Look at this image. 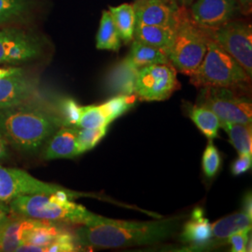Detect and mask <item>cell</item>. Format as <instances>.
Segmentation results:
<instances>
[{
    "label": "cell",
    "instance_id": "obj_1",
    "mask_svg": "<svg viewBox=\"0 0 252 252\" xmlns=\"http://www.w3.org/2000/svg\"><path fill=\"white\" fill-rule=\"evenodd\" d=\"M183 216L152 221H127L112 219L101 225H81L75 231L81 248L121 249L160 243L180 230Z\"/></svg>",
    "mask_w": 252,
    "mask_h": 252
},
{
    "label": "cell",
    "instance_id": "obj_2",
    "mask_svg": "<svg viewBox=\"0 0 252 252\" xmlns=\"http://www.w3.org/2000/svg\"><path fill=\"white\" fill-rule=\"evenodd\" d=\"M62 126L56 109L42 101L0 109V135L21 153H36Z\"/></svg>",
    "mask_w": 252,
    "mask_h": 252
},
{
    "label": "cell",
    "instance_id": "obj_3",
    "mask_svg": "<svg viewBox=\"0 0 252 252\" xmlns=\"http://www.w3.org/2000/svg\"><path fill=\"white\" fill-rule=\"evenodd\" d=\"M85 195L69 189L52 194L25 195L9 201V209L11 214L17 216L66 224L95 226L108 223L112 219L94 214L72 201Z\"/></svg>",
    "mask_w": 252,
    "mask_h": 252
},
{
    "label": "cell",
    "instance_id": "obj_4",
    "mask_svg": "<svg viewBox=\"0 0 252 252\" xmlns=\"http://www.w3.org/2000/svg\"><path fill=\"white\" fill-rule=\"evenodd\" d=\"M189 77L195 87H223L247 93L252 77L234 57L208 37L207 50L197 69Z\"/></svg>",
    "mask_w": 252,
    "mask_h": 252
},
{
    "label": "cell",
    "instance_id": "obj_5",
    "mask_svg": "<svg viewBox=\"0 0 252 252\" xmlns=\"http://www.w3.org/2000/svg\"><path fill=\"white\" fill-rule=\"evenodd\" d=\"M208 36L190 17L189 10L180 7L175 36L167 58L177 72L190 76L203 61L207 50Z\"/></svg>",
    "mask_w": 252,
    "mask_h": 252
},
{
    "label": "cell",
    "instance_id": "obj_6",
    "mask_svg": "<svg viewBox=\"0 0 252 252\" xmlns=\"http://www.w3.org/2000/svg\"><path fill=\"white\" fill-rule=\"evenodd\" d=\"M196 104L212 110L220 123L252 124V105L245 93L223 87H201Z\"/></svg>",
    "mask_w": 252,
    "mask_h": 252
},
{
    "label": "cell",
    "instance_id": "obj_7",
    "mask_svg": "<svg viewBox=\"0 0 252 252\" xmlns=\"http://www.w3.org/2000/svg\"><path fill=\"white\" fill-rule=\"evenodd\" d=\"M44 41L33 31L18 26L0 30V63L19 64L38 59L44 53Z\"/></svg>",
    "mask_w": 252,
    "mask_h": 252
},
{
    "label": "cell",
    "instance_id": "obj_8",
    "mask_svg": "<svg viewBox=\"0 0 252 252\" xmlns=\"http://www.w3.org/2000/svg\"><path fill=\"white\" fill-rule=\"evenodd\" d=\"M177 73L170 63L151 64L139 69L135 81L137 99L148 102L168 99L180 89Z\"/></svg>",
    "mask_w": 252,
    "mask_h": 252
},
{
    "label": "cell",
    "instance_id": "obj_9",
    "mask_svg": "<svg viewBox=\"0 0 252 252\" xmlns=\"http://www.w3.org/2000/svg\"><path fill=\"white\" fill-rule=\"evenodd\" d=\"M207 36L240 63L252 76V28L241 21H231L216 29H204Z\"/></svg>",
    "mask_w": 252,
    "mask_h": 252
},
{
    "label": "cell",
    "instance_id": "obj_10",
    "mask_svg": "<svg viewBox=\"0 0 252 252\" xmlns=\"http://www.w3.org/2000/svg\"><path fill=\"white\" fill-rule=\"evenodd\" d=\"M66 188L37 180L27 171L0 166V201L33 194H52Z\"/></svg>",
    "mask_w": 252,
    "mask_h": 252
},
{
    "label": "cell",
    "instance_id": "obj_11",
    "mask_svg": "<svg viewBox=\"0 0 252 252\" xmlns=\"http://www.w3.org/2000/svg\"><path fill=\"white\" fill-rule=\"evenodd\" d=\"M42 101L38 79L25 69L0 80V109Z\"/></svg>",
    "mask_w": 252,
    "mask_h": 252
},
{
    "label": "cell",
    "instance_id": "obj_12",
    "mask_svg": "<svg viewBox=\"0 0 252 252\" xmlns=\"http://www.w3.org/2000/svg\"><path fill=\"white\" fill-rule=\"evenodd\" d=\"M237 0H194L189 9L192 21L203 29H216L234 19Z\"/></svg>",
    "mask_w": 252,
    "mask_h": 252
},
{
    "label": "cell",
    "instance_id": "obj_13",
    "mask_svg": "<svg viewBox=\"0 0 252 252\" xmlns=\"http://www.w3.org/2000/svg\"><path fill=\"white\" fill-rule=\"evenodd\" d=\"M136 23L176 28L180 6L173 0H135Z\"/></svg>",
    "mask_w": 252,
    "mask_h": 252
},
{
    "label": "cell",
    "instance_id": "obj_14",
    "mask_svg": "<svg viewBox=\"0 0 252 252\" xmlns=\"http://www.w3.org/2000/svg\"><path fill=\"white\" fill-rule=\"evenodd\" d=\"M212 224L205 218L204 209L196 207L181 230L180 241L189 244L188 251H204L212 249Z\"/></svg>",
    "mask_w": 252,
    "mask_h": 252
},
{
    "label": "cell",
    "instance_id": "obj_15",
    "mask_svg": "<svg viewBox=\"0 0 252 252\" xmlns=\"http://www.w3.org/2000/svg\"><path fill=\"white\" fill-rule=\"evenodd\" d=\"M78 128L62 126L49 139L43 153L45 160L72 159L78 156Z\"/></svg>",
    "mask_w": 252,
    "mask_h": 252
},
{
    "label": "cell",
    "instance_id": "obj_16",
    "mask_svg": "<svg viewBox=\"0 0 252 252\" xmlns=\"http://www.w3.org/2000/svg\"><path fill=\"white\" fill-rule=\"evenodd\" d=\"M138 69L127 58L116 63L108 72L106 87L114 95L135 94V81Z\"/></svg>",
    "mask_w": 252,
    "mask_h": 252
},
{
    "label": "cell",
    "instance_id": "obj_17",
    "mask_svg": "<svg viewBox=\"0 0 252 252\" xmlns=\"http://www.w3.org/2000/svg\"><path fill=\"white\" fill-rule=\"evenodd\" d=\"M34 222L35 219L10 213L7 222L0 230V252H15L19 246L24 244L26 234Z\"/></svg>",
    "mask_w": 252,
    "mask_h": 252
},
{
    "label": "cell",
    "instance_id": "obj_18",
    "mask_svg": "<svg viewBox=\"0 0 252 252\" xmlns=\"http://www.w3.org/2000/svg\"><path fill=\"white\" fill-rule=\"evenodd\" d=\"M175 36V28L135 24L134 39L142 43L160 49L167 54Z\"/></svg>",
    "mask_w": 252,
    "mask_h": 252
},
{
    "label": "cell",
    "instance_id": "obj_19",
    "mask_svg": "<svg viewBox=\"0 0 252 252\" xmlns=\"http://www.w3.org/2000/svg\"><path fill=\"white\" fill-rule=\"evenodd\" d=\"M36 0H0V27L27 22L36 9Z\"/></svg>",
    "mask_w": 252,
    "mask_h": 252
},
{
    "label": "cell",
    "instance_id": "obj_20",
    "mask_svg": "<svg viewBox=\"0 0 252 252\" xmlns=\"http://www.w3.org/2000/svg\"><path fill=\"white\" fill-rule=\"evenodd\" d=\"M252 217L241 212H236L224 217L212 224L213 248L223 245L232 234L246 228L252 227Z\"/></svg>",
    "mask_w": 252,
    "mask_h": 252
},
{
    "label": "cell",
    "instance_id": "obj_21",
    "mask_svg": "<svg viewBox=\"0 0 252 252\" xmlns=\"http://www.w3.org/2000/svg\"><path fill=\"white\" fill-rule=\"evenodd\" d=\"M68 231L62 222L35 220L34 224L28 230L25 236L24 244H30L45 248L54 241L61 234Z\"/></svg>",
    "mask_w": 252,
    "mask_h": 252
},
{
    "label": "cell",
    "instance_id": "obj_22",
    "mask_svg": "<svg viewBox=\"0 0 252 252\" xmlns=\"http://www.w3.org/2000/svg\"><path fill=\"white\" fill-rule=\"evenodd\" d=\"M130 52L126 58L139 70L142 67L157 64L170 63L167 55L158 48L142 43L136 39L131 42Z\"/></svg>",
    "mask_w": 252,
    "mask_h": 252
},
{
    "label": "cell",
    "instance_id": "obj_23",
    "mask_svg": "<svg viewBox=\"0 0 252 252\" xmlns=\"http://www.w3.org/2000/svg\"><path fill=\"white\" fill-rule=\"evenodd\" d=\"M109 12L117 27L121 40L125 44H129L134 39L135 18V9L133 4H122L116 7H109Z\"/></svg>",
    "mask_w": 252,
    "mask_h": 252
},
{
    "label": "cell",
    "instance_id": "obj_24",
    "mask_svg": "<svg viewBox=\"0 0 252 252\" xmlns=\"http://www.w3.org/2000/svg\"><path fill=\"white\" fill-rule=\"evenodd\" d=\"M121 45L122 40L109 10H103L96 35V48L98 50L118 52Z\"/></svg>",
    "mask_w": 252,
    "mask_h": 252
},
{
    "label": "cell",
    "instance_id": "obj_25",
    "mask_svg": "<svg viewBox=\"0 0 252 252\" xmlns=\"http://www.w3.org/2000/svg\"><path fill=\"white\" fill-rule=\"evenodd\" d=\"M188 113L193 124L208 139L213 140L218 137L220 121L212 110L196 104L189 108Z\"/></svg>",
    "mask_w": 252,
    "mask_h": 252
},
{
    "label": "cell",
    "instance_id": "obj_26",
    "mask_svg": "<svg viewBox=\"0 0 252 252\" xmlns=\"http://www.w3.org/2000/svg\"><path fill=\"white\" fill-rule=\"evenodd\" d=\"M220 127L227 133L231 144L239 155H252V125L220 123Z\"/></svg>",
    "mask_w": 252,
    "mask_h": 252
},
{
    "label": "cell",
    "instance_id": "obj_27",
    "mask_svg": "<svg viewBox=\"0 0 252 252\" xmlns=\"http://www.w3.org/2000/svg\"><path fill=\"white\" fill-rule=\"evenodd\" d=\"M110 124L102 106H86L81 108V117L78 123V128L95 129Z\"/></svg>",
    "mask_w": 252,
    "mask_h": 252
},
{
    "label": "cell",
    "instance_id": "obj_28",
    "mask_svg": "<svg viewBox=\"0 0 252 252\" xmlns=\"http://www.w3.org/2000/svg\"><path fill=\"white\" fill-rule=\"evenodd\" d=\"M136 100L137 97L135 94L115 95L113 98L105 102L101 106L111 124L117 118L124 115L130 108H133Z\"/></svg>",
    "mask_w": 252,
    "mask_h": 252
},
{
    "label": "cell",
    "instance_id": "obj_29",
    "mask_svg": "<svg viewBox=\"0 0 252 252\" xmlns=\"http://www.w3.org/2000/svg\"><path fill=\"white\" fill-rule=\"evenodd\" d=\"M108 126L95 129L81 128L77 135V151L78 154L89 152L94 149L108 133Z\"/></svg>",
    "mask_w": 252,
    "mask_h": 252
},
{
    "label": "cell",
    "instance_id": "obj_30",
    "mask_svg": "<svg viewBox=\"0 0 252 252\" xmlns=\"http://www.w3.org/2000/svg\"><path fill=\"white\" fill-rule=\"evenodd\" d=\"M221 157L219 150L213 143V140L208 141L202 157V168L207 179H213L220 168Z\"/></svg>",
    "mask_w": 252,
    "mask_h": 252
},
{
    "label": "cell",
    "instance_id": "obj_31",
    "mask_svg": "<svg viewBox=\"0 0 252 252\" xmlns=\"http://www.w3.org/2000/svg\"><path fill=\"white\" fill-rule=\"evenodd\" d=\"M81 108L72 98H65L59 102L56 111L61 118L63 126L78 128V123L81 117Z\"/></svg>",
    "mask_w": 252,
    "mask_h": 252
},
{
    "label": "cell",
    "instance_id": "obj_32",
    "mask_svg": "<svg viewBox=\"0 0 252 252\" xmlns=\"http://www.w3.org/2000/svg\"><path fill=\"white\" fill-rule=\"evenodd\" d=\"M252 227L246 228L241 231L232 234L227 238L226 243L231 245V251L234 252H248L249 249V236Z\"/></svg>",
    "mask_w": 252,
    "mask_h": 252
},
{
    "label": "cell",
    "instance_id": "obj_33",
    "mask_svg": "<svg viewBox=\"0 0 252 252\" xmlns=\"http://www.w3.org/2000/svg\"><path fill=\"white\" fill-rule=\"evenodd\" d=\"M252 155H239V157L232 163L231 171L234 176H239L249 171L252 168Z\"/></svg>",
    "mask_w": 252,
    "mask_h": 252
},
{
    "label": "cell",
    "instance_id": "obj_34",
    "mask_svg": "<svg viewBox=\"0 0 252 252\" xmlns=\"http://www.w3.org/2000/svg\"><path fill=\"white\" fill-rule=\"evenodd\" d=\"M242 211L247 215L252 217V192H248L243 199L242 202Z\"/></svg>",
    "mask_w": 252,
    "mask_h": 252
},
{
    "label": "cell",
    "instance_id": "obj_35",
    "mask_svg": "<svg viewBox=\"0 0 252 252\" xmlns=\"http://www.w3.org/2000/svg\"><path fill=\"white\" fill-rule=\"evenodd\" d=\"M24 70L22 67H16V66H8V67H0V80L9 77L11 75L17 74Z\"/></svg>",
    "mask_w": 252,
    "mask_h": 252
},
{
    "label": "cell",
    "instance_id": "obj_36",
    "mask_svg": "<svg viewBox=\"0 0 252 252\" xmlns=\"http://www.w3.org/2000/svg\"><path fill=\"white\" fill-rule=\"evenodd\" d=\"M9 214H10L9 205L7 204V202L0 201V223L6 221L9 218Z\"/></svg>",
    "mask_w": 252,
    "mask_h": 252
},
{
    "label": "cell",
    "instance_id": "obj_37",
    "mask_svg": "<svg viewBox=\"0 0 252 252\" xmlns=\"http://www.w3.org/2000/svg\"><path fill=\"white\" fill-rule=\"evenodd\" d=\"M8 155V143L3 138V136L0 135V162L7 159Z\"/></svg>",
    "mask_w": 252,
    "mask_h": 252
},
{
    "label": "cell",
    "instance_id": "obj_38",
    "mask_svg": "<svg viewBox=\"0 0 252 252\" xmlns=\"http://www.w3.org/2000/svg\"><path fill=\"white\" fill-rule=\"evenodd\" d=\"M178 6L180 7H185V8H188L189 6L191 5V3L194 1V0H174Z\"/></svg>",
    "mask_w": 252,
    "mask_h": 252
},
{
    "label": "cell",
    "instance_id": "obj_39",
    "mask_svg": "<svg viewBox=\"0 0 252 252\" xmlns=\"http://www.w3.org/2000/svg\"><path fill=\"white\" fill-rule=\"evenodd\" d=\"M237 2H239L244 7H249L252 5V0H237Z\"/></svg>",
    "mask_w": 252,
    "mask_h": 252
},
{
    "label": "cell",
    "instance_id": "obj_40",
    "mask_svg": "<svg viewBox=\"0 0 252 252\" xmlns=\"http://www.w3.org/2000/svg\"><path fill=\"white\" fill-rule=\"evenodd\" d=\"M9 215H10V214H9ZM8 219H9V218H8ZM7 220H6V221H4V222H2V223H0V230H1V228H2L3 226L5 225V223L7 222Z\"/></svg>",
    "mask_w": 252,
    "mask_h": 252
},
{
    "label": "cell",
    "instance_id": "obj_41",
    "mask_svg": "<svg viewBox=\"0 0 252 252\" xmlns=\"http://www.w3.org/2000/svg\"><path fill=\"white\" fill-rule=\"evenodd\" d=\"M173 1H174V0H173Z\"/></svg>",
    "mask_w": 252,
    "mask_h": 252
}]
</instances>
